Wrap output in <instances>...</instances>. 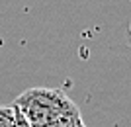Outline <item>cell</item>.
<instances>
[{
    "instance_id": "6da1fadb",
    "label": "cell",
    "mask_w": 131,
    "mask_h": 127,
    "mask_svg": "<svg viewBox=\"0 0 131 127\" xmlns=\"http://www.w3.org/2000/svg\"><path fill=\"white\" fill-rule=\"evenodd\" d=\"M29 127H82L80 110L59 88L33 86L24 90L14 102Z\"/></svg>"
},
{
    "instance_id": "7a4b0ae2",
    "label": "cell",
    "mask_w": 131,
    "mask_h": 127,
    "mask_svg": "<svg viewBox=\"0 0 131 127\" xmlns=\"http://www.w3.org/2000/svg\"><path fill=\"white\" fill-rule=\"evenodd\" d=\"M16 110L10 106H0V127H12L14 125Z\"/></svg>"
},
{
    "instance_id": "3957f363",
    "label": "cell",
    "mask_w": 131,
    "mask_h": 127,
    "mask_svg": "<svg viewBox=\"0 0 131 127\" xmlns=\"http://www.w3.org/2000/svg\"><path fill=\"white\" fill-rule=\"evenodd\" d=\"M14 110H16V108H14ZM12 127H29V125L26 123V119L22 117V113H20L18 110H16V117H14V125H12Z\"/></svg>"
},
{
    "instance_id": "277c9868",
    "label": "cell",
    "mask_w": 131,
    "mask_h": 127,
    "mask_svg": "<svg viewBox=\"0 0 131 127\" xmlns=\"http://www.w3.org/2000/svg\"><path fill=\"white\" fill-rule=\"evenodd\" d=\"M82 127H86V125H82Z\"/></svg>"
}]
</instances>
